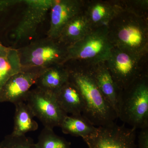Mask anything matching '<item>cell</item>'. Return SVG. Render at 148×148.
Instances as JSON below:
<instances>
[{
	"label": "cell",
	"instance_id": "1",
	"mask_svg": "<svg viewBox=\"0 0 148 148\" xmlns=\"http://www.w3.org/2000/svg\"><path fill=\"white\" fill-rule=\"evenodd\" d=\"M107 27L108 38L114 48L140 58L147 54V16L124 9Z\"/></svg>",
	"mask_w": 148,
	"mask_h": 148
},
{
	"label": "cell",
	"instance_id": "2",
	"mask_svg": "<svg viewBox=\"0 0 148 148\" xmlns=\"http://www.w3.org/2000/svg\"><path fill=\"white\" fill-rule=\"evenodd\" d=\"M68 67L69 80L77 88L84 103L83 116L95 127L116 123V113L99 90L90 66L77 65Z\"/></svg>",
	"mask_w": 148,
	"mask_h": 148
},
{
	"label": "cell",
	"instance_id": "3",
	"mask_svg": "<svg viewBox=\"0 0 148 148\" xmlns=\"http://www.w3.org/2000/svg\"><path fill=\"white\" fill-rule=\"evenodd\" d=\"M118 118L136 129L148 127V75L121 91Z\"/></svg>",
	"mask_w": 148,
	"mask_h": 148
},
{
	"label": "cell",
	"instance_id": "4",
	"mask_svg": "<svg viewBox=\"0 0 148 148\" xmlns=\"http://www.w3.org/2000/svg\"><path fill=\"white\" fill-rule=\"evenodd\" d=\"M108 33L107 27L93 29L82 39L67 47L66 64L77 61L79 65L91 66L105 62L113 48Z\"/></svg>",
	"mask_w": 148,
	"mask_h": 148
},
{
	"label": "cell",
	"instance_id": "5",
	"mask_svg": "<svg viewBox=\"0 0 148 148\" xmlns=\"http://www.w3.org/2000/svg\"><path fill=\"white\" fill-rule=\"evenodd\" d=\"M22 69H45L66 64L67 47L47 37L17 49Z\"/></svg>",
	"mask_w": 148,
	"mask_h": 148
},
{
	"label": "cell",
	"instance_id": "6",
	"mask_svg": "<svg viewBox=\"0 0 148 148\" xmlns=\"http://www.w3.org/2000/svg\"><path fill=\"white\" fill-rule=\"evenodd\" d=\"M143 59L119 49L113 47L112 49L105 64L120 91L147 75L141 65Z\"/></svg>",
	"mask_w": 148,
	"mask_h": 148
},
{
	"label": "cell",
	"instance_id": "7",
	"mask_svg": "<svg viewBox=\"0 0 148 148\" xmlns=\"http://www.w3.org/2000/svg\"><path fill=\"white\" fill-rule=\"evenodd\" d=\"M25 102L44 127L53 129L60 127L67 114L60 108L55 94L36 87L30 90Z\"/></svg>",
	"mask_w": 148,
	"mask_h": 148
},
{
	"label": "cell",
	"instance_id": "8",
	"mask_svg": "<svg viewBox=\"0 0 148 148\" xmlns=\"http://www.w3.org/2000/svg\"><path fill=\"white\" fill-rule=\"evenodd\" d=\"M136 130L115 123L98 127L95 134L84 140L88 148H138Z\"/></svg>",
	"mask_w": 148,
	"mask_h": 148
},
{
	"label": "cell",
	"instance_id": "9",
	"mask_svg": "<svg viewBox=\"0 0 148 148\" xmlns=\"http://www.w3.org/2000/svg\"><path fill=\"white\" fill-rule=\"evenodd\" d=\"M53 0H24L26 5L22 18L12 34L14 41L30 39L36 34L40 24L45 20Z\"/></svg>",
	"mask_w": 148,
	"mask_h": 148
},
{
	"label": "cell",
	"instance_id": "10",
	"mask_svg": "<svg viewBox=\"0 0 148 148\" xmlns=\"http://www.w3.org/2000/svg\"><path fill=\"white\" fill-rule=\"evenodd\" d=\"M44 69H26L6 82L0 90V103L9 102L14 105L25 102L27 94Z\"/></svg>",
	"mask_w": 148,
	"mask_h": 148
},
{
	"label": "cell",
	"instance_id": "11",
	"mask_svg": "<svg viewBox=\"0 0 148 148\" xmlns=\"http://www.w3.org/2000/svg\"><path fill=\"white\" fill-rule=\"evenodd\" d=\"M84 1L53 0L47 37L57 40L66 24L83 10Z\"/></svg>",
	"mask_w": 148,
	"mask_h": 148
},
{
	"label": "cell",
	"instance_id": "12",
	"mask_svg": "<svg viewBox=\"0 0 148 148\" xmlns=\"http://www.w3.org/2000/svg\"><path fill=\"white\" fill-rule=\"evenodd\" d=\"M124 9L120 1H84L83 12L92 29L107 27Z\"/></svg>",
	"mask_w": 148,
	"mask_h": 148
},
{
	"label": "cell",
	"instance_id": "13",
	"mask_svg": "<svg viewBox=\"0 0 148 148\" xmlns=\"http://www.w3.org/2000/svg\"><path fill=\"white\" fill-rule=\"evenodd\" d=\"M90 67L99 90L117 115L121 91L116 86L105 62Z\"/></svg>",
	"mask_w": 148,
	"mask_h": 148
},
{
	"label": "cell",
	"instance_id": "14",
	"mask_svg": "<svg viewBox=\"0 0 148 148\" xmlns=\"http://www.w3.org/2000/svg\"><path fill=\"white\" fill-rule=\"evenodd\" d=\"M92 29L83 10L66 24L57 40L68 47L82 39Z\"/></svg>",
	"mask_w": 148,
	"mask_h": 148
},
{
	"label": "cell",
	"instance_id": "15",
	"mask_svg": "<svg viewBox=\"0 0 148 148\" xmlns=\"http://www.w3.org/2000/svg\"><path fill=\"white\" fill-rule=\"evenodd\" d=\"M69 70L65 64L45 69L37 79V87L55 94L69 80Z\"/></svg>",
	"mask_w": 148,
	"mask_h": 148
},
{
	"label": "cell",
	"instance_id": "16",
	"mask_svg": "<svg viewBox=\"0 0 148 148\" xmlns=\"http://www.w3.org/2000/svg\"><path fill=\"white\" fill-rule=\"evenodd\" d=\"M55 95L60 108L67 114L82 115L84 109L82 97L75 86L69 80Z\"/></svg>",
	"mask_w": 148,
	"mask_h": 148
},
{
	"label": "cell",
	"instance_id": "17",
	"mask_svg": "<svg viewBox=\"0 0 148 148\" xmlns=\"http://www.w3.org/2000/svg\"><path fill=\"white\" fill-rule=\"evenodd\" d=\"M12 135H25L28 132L35 131L38 128V124L31 108L25 102L15 104Z\"/></svg>",
	"mask_w": 148,
	"mask_h": 148
},
{
	"label": "cell",
	"instance_id": "18",
	"mask_svg": "<svg viewBox=\"0 0 148 148\" xmlns=\"http://www.w3.org/2000/svg\"><path fill=\"white\" fill-rule=\"evenodd\" d=\"M62 132L75 137L86 139L95 134L98 127H95L82 115H67L61 123L60 127Z\"/></svg>",
	"mask_w": 148,
	"mask_h": 148
},
{
	"label": "cell",
	"instance_id": "19",
	"mask_svg": "<svg viewBox=\"0 0 148 148\" xmlns=\"http://www.w3.org/2000/svg\"><path fill=\"white\" fill-rule=\"evenodd\" d=\"M22 70L17 49L10 48L6 55L0 56V90L10 78Z\"/></svg>",
	"mask_w": 148,
	"mask_h": 148
},
{
	"label": "cell",
	"instance_id": "20",
	"mask_svg": "<svg viewBox=\"0 0 148 148\" xmlns=\"http://www.w3.org/2000/svg\"><path fill=\"white\" fill-rule=\"evenodd\" d=\"M35 148H71V143L56 135L53 129L44 127L40 133Z\"/></svg>",
	"mask_w": 148,
	"mask_h": 148
},
{
	"label": "cell",
	"instance_id": "21",
	"mask_svg": "<svg viewBox=\"0 0 148 148\" xmlns=\"http://www.w3.org/2000/svg\"><path fill=\"white\" fill-rule=\"evenodd\" d=\"M0 148H35L31 138L25 135H7L0 143Z\"/></svg>",
	"mask_w": 148,
	"mask_h": 148
},
{
	"label": "cell",
	"instance_id": "22",
	"mask_svg": "<svg viewBox=\"0 0 148 148\" xmlns=\"http://www.w3.org/2000/svg\"><path fill=\"white\" fill-rule=\"evenodd\" d=\"M138 148H148V127L141 129L138 136Z\"/></svg>",
	"mask_w": 148,
	"mask_h": 148
},
{
	"label": "cell",
	"instance_id": "23",
	"mask_svg": "<svg viewBox=\"0 0 148 148\" xmlns=\"http://www.w3.org/2000/svg\"><path fill=\"white\" fill-rule=\"evenodd\" d=\"M24 0H0V12L8 10L16 5L23 3Z\"/></svg>",
	"mask_w": 148,
	"mask_h": 148
},
{
	"label": "cell",
	"instance_id": "24",
	"mask_svg": "<svg viewBox=\"0 0 148 148\" xmlns=\"http://www.w3.org/2000/svg\"><path fill=\"white\" fill-rule=\"evenodd\" d=\"M10 49V47L5 46L0 42V56L6 55Z\"/></svg>",
	"mask_w": 148,
	"mask_h": 148
}]
</instances>
